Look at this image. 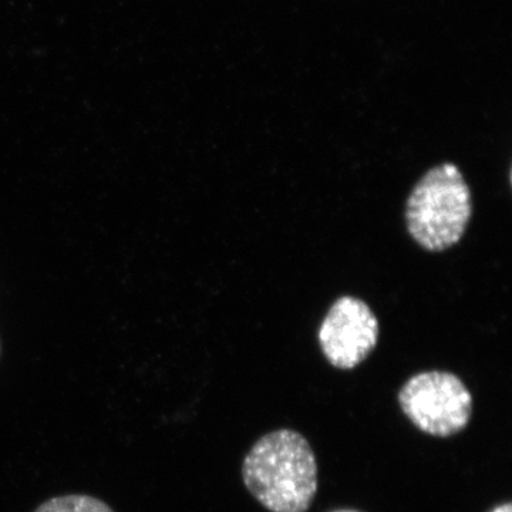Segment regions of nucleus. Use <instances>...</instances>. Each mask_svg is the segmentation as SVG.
<instances>
[{
    "label": "nucleus",
    "mask_w": 512,
    "mask_h": 512,
    "mask_svg": "<svg viewBox=\"0 0 512 512\" xmlns=\"http://www.w3.org/2000/svg\"><path fill=\"white\" fill-rule=\"evenodd\" d=\"M490 512H512V504L505 503L501 505H497V507L493 508Z\"/></svg>",
    "instance_id": "6"
},
{
    "label": "nucleus",
    "mask_w": 512,
    "mask_h": 512,
    "mask_svg": "<svg viewBox=\"0 0 512 512\" xmlns=\"http://www.w3.org/2000/svg\"><path fill=\"white\" fill-rule=\"evenodd\" d=\"M330 512H360V511L348 510V508H343V510H335V511H330Z\"/></svg>",
    "instance_id": "7"
},
{
    "label": "nucleus",
    "mask_w": 512,
    "mask_h": 512,
    "mask_svg": "<svg viewBox=\"0 0 512 512\" xmlns=\"http://www.w3.org/2000/svg\"><path fill=\"white\" fill-rule=\"evenodd\" d=\"M399 404L407 419L433 437L456 436L473 416V394L457 375L444 370L417 373L403 384Z\"/></svg>",
    "instance_id": "3"
},
{
    "label": "nucleus",
    "mask_w": 512,
    "mask_h": 512,
    "mask_svg": "<svg viewBox=\"0 0 512 512\" xmlns=\"http://www.w3.org/2000/svg\"><path fill=\"white\" fill-rule=\"evenodd\" d=\"M242 480L266 510L306 512L318 493L315 451L298 431H271L245 456Z\"/></svg>",
    "instance_id": "1"
},
{
    "label": "nucleus",
    "mask_w": 512,
    "mask_h": 512,
    "mask_svg": "<svg viewBox=\"0 0 512 512\" xmlns=\"http://www.w3.org/2000/svg\"><path fill=\"white\" fill-rule=\"evenodd\" d=\"M33 512H116L100 498L87 494H67L53 497Z\"/></svg>",
    "instance_id": "5"
},
{
    "label": "nucleus",
    "mask_w": 512,
    "mask_h": 512,
    "mask_svg": "<svg viewBox=\"0 0 512 512\" xmlns=\"http://www.w3.org/2000/svg\"><path fill=\"white\" fill-rule=\"evenodd\" d=\"M379 333V319L365 301L340 296L320 323L319 346L330 365L352 370L376 349Z\"/></svg>",
    "instance_id": "4"
},
{
    "label": "nucleus",
    "mask_w": 512,
    "mask_h": 512,
    "mask_svg": "<svg viewBox=\"0 0 512 512\" xmlns=\"http://www.w3.org/2000/svg\"><path fill=\"white\" fill-rule=\"evenodd\" d=\"M473 217V197L466 178L453 163L430 168L406 201V227L424 251L441 252L457 245Z\"/></svg>",
    "instance_id": "2"
}]
</instances>
